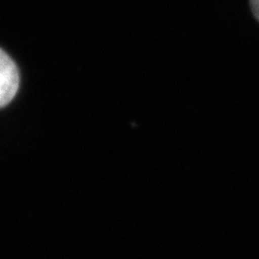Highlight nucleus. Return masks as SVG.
I'll return each mask as SVG.
<instances>
[{"label":"nucleus","instance_id":"obj_2","mask_svg":"<svg viewBox=\"0 0 259 259\" xmlns=\"http://www.w3.org/2000/svg\"><path fill=\"white\" fill-rule=\"evenodd\" d=\"M249 5H250V9H252L254 16L259 22V0H249Z\"/></svg>","mask_w":259,"mask_h":259},{"label":"nucleus","instance_id":"obj_1","mask_svg":"<svg viewBox=\"0 0 259 259\" xmlns=\"http://www.w3.org/2000/svg\"><path fill=\"white\" fill-rule=\"evenodd\" d=\"M20 74L18 66L3 49H0V108L7 106L18 93Z\"/></svg>","mask_w":259,"mask_h":259}]
</instances>
